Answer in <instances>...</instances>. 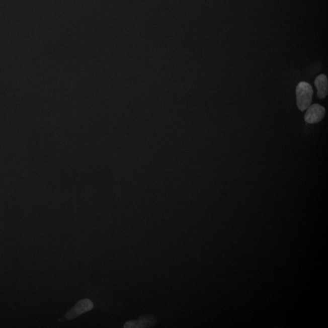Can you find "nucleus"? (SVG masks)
<instances>
[{
    "label": "nucleus",
    "mask_w": 328,
    "mask_h": 328,
    "mask_svg": "<svg viewBox=\"0 0 328 328\" xmlns=\"http://www.w3.org/2000/svg\"><path fill=\"white\" fill-rule=\"evenodd\" d=\"M312 87L306 81H301L296 88L297 105L301 111H305L310 105L312 100Z\"/></svg>",
    "instance_id": "obj_1"
},
{
    "label": "nucleus",
    "mask_w": 328,
    "mask_h": 328,
    "mask_svg": "<svg viewBox=\"0 0 328 328\" xmlns=\"http://www.w3.org/2000/svg\"><path fill=\"white\" fill-rule=\"evenodd\" d=\"M93 307L94 304L92 300L87 299V298L78 301L72 309L66 313L65 318L67 320H72L83 314L84 313L90 311L93 308Z\"/></svg>",
    "instance_id": "obj_2"
},
{
    "label": "nucleus",
    "mask_w": 328,
    "mask_h": 328,
    "mask_svg": "<svg viewBox=\"0 0 328 328\" xmlns=\"http://www.w3.org/2000/svg\"><path fill=\"white\" fill-rule=\"evenodd\" d=\"M306 110L304 114V121L308 124H312L320 122L326 114L325 108L317 104L310 105Z\"/></svg>",
    "instance_id": "obj_3"
},
{
    "label": "nucleus",
    "mask_w": 328,
    "mask_h": 328,
    "mask_svg": "<svg viewBox=\"0 0 328 328\" xmlns=\"http://www.w3.org/2000/svg\"><path fill=\"white\" fill-rule=\"evenodd\" d=\"M156 324V319L153 315H141L138 320H130L125 323L124 327L125 328H140L153 326Z\"/></svg>",
    "instance_id": "obj_4"
},
{
    "label": "nucleus",
    "mask_w": 328,
    "mask_h": 328,
    "mask_svg": "<svg viewBox=\"0 0 328 328\" xmlns=\"http://www.w3.org/2000/svg\"><path fill=\"white\" fill-rule=\"evenodd\" d=\"M315 86L317 89V96L319 99H323L328 93V81L326 75L321 74L316 77Z\"/></svg>",
    "instance_id": "obj_5"
}]
</instances>
